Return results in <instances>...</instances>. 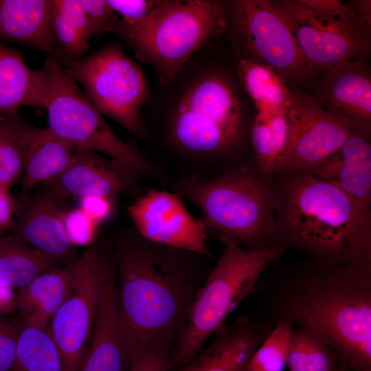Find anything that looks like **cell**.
I'll return each mask as SVG.
<instances>
[{
    "mask_svg": "<svg viewBox=\"0 0 371 371\" xmlns=\"http://www.w3.org/2000/svg\"><path fill=\"white\" fill-rule=\"evenodd\" d=\"M124 325L133 344L146 339L172 343L186 322L197 290L170 247L150 242L135 228L112 243Z\"/></svg>",
    "mask_w": 371,
    "mask_h": 371,
    "instance_id": "obj_1",
    "label": "cell"
},
{
    "mask_svg": "<svg viewBox=\"0 0 371 371\" xmlns=\"http://www.w3.org/2000/svg\"><path fill=\"white\" fill-rule=\"evenodd\" d=\"M291 174L282 196L277 194L278 230L319 256L370 271V206L306 172Z\"/></svg>",
    "mask_w": 371,
    "mask_h": 371,
    "instance_id": "obj_2",
    "label": "cell"
},
{
    "mask_svg": "<svg viewBox=\"0 0 371 371\" xmlns=\"http://www.w3.org/2000/svg\"><path fill=\"white\" fill-rule=\"evenodd\" d=\"M25 106L45 109L51 132L77 148L111 159L135 179L153 174L151 163L133 142L113 132L56 57L48 56L34 70Z\"/></svg>",
    "mask_w": 371,
    "mask_h": 371,
    "instance_id": "obj_3",
    "label": "cell"
},
{
    "mask_svg": "<svg viewBox=\"0 0 371 371\" xmlns=\"http://www.w3.org/2000/svg\"><path fill=\"white\" fill-rule=\"evenodd\" d=\"M229 8L212 0H163L145 23L123 24L117 16L107 32L115 34L169 82L202 47L226 30Z\"/></svg>",
    "mask_w": 371,
    "mask_h": 371,
    "instance_id": "obj_4",
    "label": "cell"
},
{
    "mask_svg": "<svg viewBox=\"0 0 371 371\" xmlns=\"http://www.w3.org/2000/svg\"><path fill=\"white\" fill-rule=\"evenodd\" d=\"M369 271L350 267L313 283L293 301L291 312L356 371H371Z\"/></svg>",
    "mask_w": 371,
    "mask_h": 371,
    "instance_id": "obj_5",
    "label": "cell"
},
{
    "mask_svg": "<svg viewBox=\"0 0 371 371\" xmlns=\"http://www.w3.org/2000/svg\"><path fill=\"white\" fill-rule=\"evenodd\" d=\"M262 175L241 167L213 179L189 177L175 194L195 205L224 243L256 244L278 231V195Z\"/></svg>",
    "mask_w": 371,
    "mask_h": 371,
    "instance_id": "obj_6",
    "label": "cell"
},
{
    "mask_svg": "<svg viewBox=\"0 0 371 371\" xmlns=\"http://www.w3.org/2000/svg\"><path fill=\"white\" fill-rule=\"evenodd\" d=\"M225 244L215 267L194 295L170 356L171 369L199 353L207 339L225 325L229 314L253 291L263 270L280 252L276 247L246 249L234 240Z\"/></svg>",
    "mask_w": 371,
    "mask_h": 371,
    "instance_id": "obj_7",
    "label": "cell"
},
{
    "mask_svg": "<svg viewBox=\"0 0 371 371\" xmlns=\"http://www.w3.org/2000/svg\"><path fill=\"white\" fill-rule=\"evenodd\" d=\"M173 100L169 135L181 150L201 157L222 154L238 140L240 100L229 80L213 69H200Z\"/></svg>",
    "mask_w": 371,
    "mask_h": 371,
    "instance_id": "obj_8",
    "label": "cell"
},
{
    "mask_svg": "<svg viewBox=\"0 0 371 371\" xmlns=\"http://www.w3.org/2000/svg\"><path fill=\"white\" fill-rule=\"evenodd\" d=\"M315 76L370 49V28L351 4L337 0L272 1Z\"/></svg>",
    "mask_w": 371,
    "mask_h": 371,
    "instance_id": "obj_9",
    "label": "cell"
},
{
    "mask_svg": "<svg viewBox=\"0 0 371 371\" xmlns=\"http://www.w3.org/2000/svg\"><path fill=\"white\" fill-rule=\"evenodd\" d=\"M62 63L102 115L132 135L142 133L139 113L148 97V84L139 65L121 45L111 42L79 60Z\"/></svg>",
    "mask_w": 371,
    "mask_h": 371,
    "instance_id": "obj_10",
    "label": "cell"
},
{
    "mask_svg": "<svg viewBox=\"0 0 371 371\" xmlns=\"http://www.w3.org/2000/svg\"><path fill=\"white\" fill-rule=\"evenodd\" d=\"M229 16L240 57L271 68L292 86L315 83V73L272 1H234L229 7Z\"/></svg>",
    "mask_w": 371,
    "mask_h": 371,
    "instance_id": "obj_11",
    "label": "cell"
},
{
    "mask_svg": "<svg viewBox=\"0 0 371 371\" xmlns=\"http://www.w3.org/2000/svg\"><path fill=\"white\" fill-rule=\"evenodd\" d=\"M113 249L103 238L74 260L70 292L52 318L49 328L65 371H78L91 338L103 269Z\"/></svg>",
    "mask_w": 371,
    "mask_h": 371,
    "instance_id": "obj_12",
    "label": "cell"
},
{
    "mask_svg": "<svg viewBox=\"0 0 371 371\" xmlns=\"http://www.w3.org/2000/svg\"><path fill=\"white\" fill-rule=\"evenodd\" d=\"M289 90L283 172H307L333 155L353 129L313 96L295 86Z\"/></svg>",
    "mask_w": 371,
    "mask_h": 371,
    "instance_id": "obj_13",
    "label": "cell"
},
{
    "mask_svg": "<svg viewBox=\"0 0 371 371\" xmlns=\"http://www.w3.org/2000/svg\"><path fill=\"white\" fill-rule=\"evenodd\" d=\"M127 210L134 228L146 240L201 256L210 255L203 220L194 218L176 194L150 188Z\"/></svg>",
    "mask_w": 371,
    "mask_h": 371,
    "instance_id": "obj_14",
    "label": "cell"
},
{
    "mask_svg": "<svg viewBox=\"0 0 371 371\" xmlns=\"http://www.w3.org/2000/svg\"><path fill=\"white\" fill-rule=\"evenodd\" d=\"M113 250L102 275L91 338L78 371H128L135 346L130 341L118 302Z\"/></svg>",
    "mask_w": 371,
    "mask_h": 371,
    "instance_id": "obj_15",
    "label": "cell"
},
{
    "mask_svg": "<svg viewBox=\"0 0 371 371\" xmlns=\"http://www.w3.org/2000/svg\"><path fill=\"white\" fill-rule=\"evenodd\" d=\"M66 203L42 185L36 191L16 201L11 234L60 265L72 262L75 247L65 232L63 218Z\"/></svg>",
    "mask_w": 371,
    "mask_h": 371,
    "instance_id": "obj_16",
    "label": "cell"
},
{
    "mask_svg": "<svg viewBox=\"0 0 371 371\" xmlns=\"http://www.w3.org/2000/svg\"><path fill=\"white\" fill-rule=\"evenodd\" d=\"M366 56L338 65L316 80L315 96L328 111L353 130L370 135L371 124V78Z\"/></svg>",
    "mask_w": 371,
    "mask_h": 371,
    "instance_id": "obj_17",
    "label": "cell"
},
{
    "mask_svg": "<svg viewBox=\"0 0 371 371\" xmlns=\"http://www.w3.org/2000/svg\"><path fill=\"white\" fill-rule=\"evenodd\" d=\"M137 180L111 159L78 148L74 163L60 175L42 184L67 203L87 195L109 197L116 202L137 190Z\"/></svg>",
    "mask_w": 371,
    "mask_h": 371,
    "instance_id": "obj_18",
    "label": "cell"
},
{
    "mask_svg": "<svg viewBox=\"0 0 371 371\" xmlns=\"http://www.w3.org/2000/svg\"><path fill=\"white\" fill-rule=\"evenodd\" d=\"M333 183L358 201L371 203V146L369 135L353 130L341 147L306 172Z\"/></svg>",
    "mask_w": 371,
    "mask_h": 371,
    "instance_id": "obj_19",
    "label": "cell"
},
{
    "mask_svg": "<svg viewBox=\"0 0 371 371\" xmlns=\"http://www.w3.org/2000/svg\"><path fill=\"white\" fill-rule=\"evenodd\" d=\"M21 44L57 58L52 0H0V43Z\"/></svg>",
    "mask_w": 371,
    "mask_h": 371,
    "instance_id": "obj_20",
    "label": "cell"
},
{
    "mask_svg": "<svg viewBox=\"0 0 371 371\" xmlns=\"http://www.w3.org/2000/svg\"><path fill=\"white\" fill-rule=\"evenodd\" d=\"M262 341L259 330L246 317L224 325L211 344L190 361L171 371H245Z\"/></svg>",
    "mask_w": 371,
    "mask_h": 371,
    "instance_id": "obj_21",
    "label": "cell"
},
{
    "mask_svg": "<svg viewBox=\"0 0 371 371\" xmlns=\"http://www.w3.org/2000/svg\"><path fill=\"white\" fill-rule=\"evenodd\" d=\"M74 260L43 273L19 289L16 309L25 326L41 328L49 325L70 292Z\"/></svg>",
    "mask_w": 371,
    "mask_h": 371,
    "instance_id": "obj_22",
    "label": "cell"
},
{
    "mask_svg": "<svg viewBox=\"0 0 371 371\" xmlns=\"http://www.w3.org/2000/svg\"><path fill=\"white\" fill-rule=\"evenodd\" d=\"M78 148L47 128L30 124L23 190H31L58 177L74 163Z\"/></svg>",
    "mask_w": 371,
    "mask_h": 371,
    "instance_id": "obj_23",
    "label": "cell"
},
{
    "mask_svg": "<svg viewBox=\"0 0 371 371\" xmlns=\"http://www.w3.org/2000/svg\"><path fill=\"white\" fill-rule=\"evenodd\" d=\"M59 266L48 256L12 234H0V284L20 289L39 275Z\"/></svg>",
    "mask_w": 371,
    "mask_h": 371,
    "instance_id": "obj_24",
    "label": "cell"
},
{
    "mask_svg": "<svg viewBox=\"0 0 371 371\" xmlns=\"http://www.w3.org/2000/svg\"><path fill=\"white\" fill-rule=\"evenodd\" d=\"M287 112H257L251 142L258 171L264 175L283 172L287 142Z\"/></svg>",
    "mask_w": 371,
    "mask_h": 371,
    "instance_id": "obj_25",
    "label": "cell"
},
{
    "mask_svg": "<svg viewBox=\"0 0 371 371\" xmlns=\"http://www.w3.org/2000/svg\"><path fill=\"white\" fill-rule=\"evenodd\" d=\"M52 27L60 62L85 57L92 34L79 0H52Z\"/></svg>",
    "mask_w": 371,
    "mask_h": 371,
    "instance_id": "obj_26",
    "label": "cell"
},
{
    "mask_svg": "<svg viewBox=\"0 0 371 371\" xmlns=\"http://www.w3.org/2000/svg\"><path fill=\"white\" fill-rule=\"evenodd\" d=\"M239 58L238 76L254 100L257 112H287L290 90L284 80L271 68L247 58Z\"/></svg>",
    "mask_w": 371,
    "mask_h": 371,
    "instance_id": "obj_27",
    "label": "cell"
},
{
    "mask_svg": "<svg viewBox=\"0 0 371 371\" xmlns=\"http://www.w3.org/2000/svg\"><path fill=\"white\" fill-rule=\"evenodd\" d=\"M34 69L16 49L0 43V114L19 113L32 87Z\"/></svg>",
    "mask_w": 371,
    "mask_h": 371,
    "instance_id": "obj_28",
    "label": "cell"
},
{
    "mask_svg": "<svg viewBox=\"0 0 371 371\" xmlns=\"http://www.w3.org/2000/svg\"><path fill=\"white\" fill-rule=\"evenodd\" d=\"M30 124L19 113L0 114V187L8 190L23 175Z\"/></svg>",
    "mask_w": 371,
    "mask_h": 371,
    "instance_id": "obj_29",
    "label": "cell"
},
{
    "mask_svg": "<svg viewBox=\"0 0 371 371\" xmlns=\"http://www.w3.org/2000/svg\"><path fill=\"white\" fill-rule=\"evenodd\" d=\"M11 371H65L49 326L38 328L23 324Z\"/></svg>",
    "mask_w": 371,
    "mask_h": 371,
    "instance_id": "obj_30",
    "label": "cell"
},
{
    "mask_svg": "<svg viewBox=\"0 0 371 371\" xmlns=\"http://www.w3.org/2000/svg\"><path fill=\"white\" fill-rule=\"evenodd\" d=\"M286 363L289 371H336L333 350L306 328L292 331Z\"/></svg>",
    "mask_w": 371,
    "mask_h": 371,
    "instance_id": "obj_31",
    "label": "cell"
},
{
    "mask_svg": "<svg viewBox=\"0 0 371 371\" xmlns=\"http://www.w3.org/2000/svg\"><path fill=\"white\" fill-rule=\"evenodd\" d=\"M292 331L289 322H281L254 352L245 371H282Z\"/></svg>",
    "mask_w": 371,
    "mask_h": 371,
    "instance_id": "obj_32",
    "label": "cell"
},
{
    "mask_svg": "<svg viewBox=\"0 0 371 371\" xmlns=\"http://www.w3.org/2000/svg\"><path fill=\"white\" fill-rule=\"evenodd\" d=\"M171 344L157 339L139 341L132 355L128 371H171Z\"/></svg>",
    "mask_w": 371,
    "mask_h": 371,
    "instance_id": "obj_33",
    "label": "cell"
},
{
    "mask_svg": "<svg viewBox=\"0 0 371 371\" xmlns=\"http://www.w3.org/2000/svg\"><path fill=\"white\" fill-rule=\"evenodd\" d=\"M63 221L67 237L74 247H89L98 239L100 224L78 207L66 210Z\"/></svg>",
    "mask_w": 371,
    "mask_h": 371,
    "instance_id": "obj_34",
    "label": "cell"
},
{
    "mask_svg": "<svg viewBox=\"0 0 371 371\" xmlns=\"http://www.w3.org/2000/svg\"><path fill=\"white\" fill-rule=\"evenodd\" d=\"M121 23L128 26L139 25L148 20L159 8L163 0H107Z\"/></svg>",
    "mask_w": 371,
    "mask_h": 371,
    "instance_id": "obj_35",
    "label": "cell"
},
{
    "mask_svg": "<svg viewBox=\"0 0 371 371\" xmlns=\"http://www.w3.org/2000/svg\"><path fill=\"white\" fill-rule=\"evenodd\" d=\"M23 324L22 318L0 315V371H11Z\"/></svg>",
    "mask_w": 371,
    "mask_h": 371,
    "instance_id": "obj_36",
    "label": "cell"
},
{
    "mask_svg": "<svg viewBox=\"0 0 371 371\" xmlns=\"http://www.w3.org/2000/svg\"><path fill=\"white\" fill-rule=\"evenodd\" d=\"M92 34L100 39L116 17L107 0H79Z\"/></svg>",
    "mask_w": 371,
    "mask_h": 371,
    "instance_id": "obj_37",
    "label": "cell"
},
{
    "mask_svg": "<svg viewBox=\"0 0 371 371\" xmlns=\"http://www.w3.org/2000/svg\"><path fill=\"white\" fill-rule=\"evenodd\" d=\"M78 200V208L100 225L113 216L117 203L99 195L84 196Z\"/></svg>",
    "mask_w": 371,
    "mask_h": 371,
    "instance_id": "obj_38",
    "label": "cell"
},
{
    "mask_svg": "<svg viewBox=\"0 0 371 371\" xmlns=\"http://www.w3.org/2000/svg\"><path fill=\"white\" fill-rule=\"evenodd\" d=\"M16 213V201L10 190L0 187V234L13 228Z\"/></svg>",
    "mask_w": 371,
    "mask_h": 371,
    "instance_id": "obj_39",
    "label": "cell"
},
{
    "mask_svg": "<svg viewBox=\"0 0 371 371\" xmlns=\"http://www.w3.org/2000/svg\"><path fill=\"white\" fill-rule=\"evenodd\" d=\"M13 290L0 284V315H10L16 309V295Z\"/></svg>",
    "mask_w": 371,
    "mask_h": 371,
    "instance_id": "obj_40",
    "label": "cell"
},
{
    "mask_svg": "<svg viewBox=\"0 0 371 371\" xmlns=\"http://www.w3.org/2000/svg\"><path fill=\"white\" fill-rule=\"evenodd\" d=\"M358 13L363 23L370 28L371 26V1L370 0L355 1L350 3Z\"/></svg>",
    "mask_w": 371,
    "mask_h": 371,
    "instance_id": "obj_41",
    "label": "cell"
},
{
    "mask_svg": "<svg viewBox=\"0 0 371 371\" xmlns=\"http://www.w3.org/2000/svg\"><path fill=\"white\" fill-rule=\"evenodd\" d=\"M336 371H349L344 368H337Z\"/></svg>",
    "mask_w": 371,
    "mask_h": 371,
    "instance_id": "obj_42",
    "label": "cell"
}]
</instances>
